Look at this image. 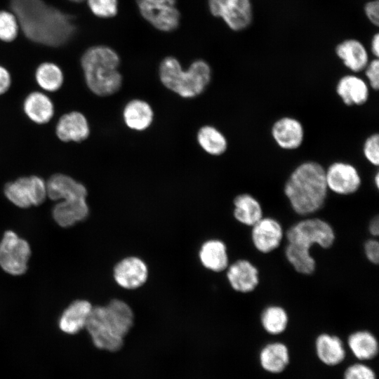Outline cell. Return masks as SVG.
I'll use <instances>...</instances> for the list:
<instances>
[{
	"instance_id": "d590c367",
	"label": "cell",
	"mask_w": 379,
	"mask_h": 379,
	"mask_svg": "<svg viewBox=\"0 0 379 379\" xmlns=\"http://www.w3.org/2000/svg\"><path fill=\"white\" fill-rule=\"evenodd\" d=\"M366 258L369 262L377 265L379 261V243L375 239H368L364 245Z\"/></svg>"
},
{
	"instance_id": "3957f363",
	"label": "cell",
	"mask_w": 379,
	"mask_h": 379,
	"mask_svg": "<svg viewBox=\"0 0 379 379\" xmlns=\"http://www.w3.org/2000/svg\"><path fill=\"white\" fill-rule=\"evenodd\" d=\"M133 322L131 306L123 300L114 298L106 305L93 306L85 328L97 348L117 352L122 347Z\"/></svg>"
},
{
	"instance_id": "ffe728a7",
	"label": "cell",
	"mask_w": 379,
	"mask_h": 379,
	"mask_svg": "<svg viewBox=\"0 0 379 379\" xmlns=\"http://www.w3.org/2000/svg\"><path fill=\"white\" fill-rule=\"evenodd\" d=\"M93 307L86 300H77L71 302L60 317V329L71 335L79 332L86 327Z\"/></svg>"
},
{
	"instance_id": "8fae6325",
	"label": "cell",
	"mask_w": 379,
	"mask_h": 379,
	"mask_svg": "<svg viewBox=\"0 0 379 379\" xmlns=\"http://www.w3.org/2000/svg\"><path fill=\"white\" fill-rule=\"evenodd\" d=\"M325 180L329 191L341 196L356 193L361 185V177L353 164L338 161L325 168Z\"/></svg>"
},
{
	"instance_id": "5b68a950",
	"label": "cell",
	"mask_w": 379,
	"mask_h": 379,
	"mask_svg": "<svg viewBox=\"0 0 379 379\" xmlns=\"http://www.w3.org/2000/svg\"><path fill=\"white\" fill-rule=\"evenodd\" d=\"M161 84L168 90L186 99L200 95L209 85L212 72L201 59L193 61L186 70L173 56L164 58L159 67Z\"/></svg>"
},
{
	"instance_id": "484cf974",
	"label": "cell",
	"mask_w": 379,
	"mask_h": 379,
	"mask_svg": "<svg viewBox=\"0 0 379 379\" xmlns=\"http://www.w3.org/2000/svg\"><path fill=\"white\" fill-rule=\"evenodd\" d=\"M233 215L239 223L252 227L263 217V210L260 201L252 194L242 193L233 201Z\"/></svg>"
},
{
	"instance_id": "6da1fadb",
	"label": "cell",
	"mask_w": 379,
	"mask_h": 379,
	"mask_svg": "<svg viewBox=\"0 0 379 379\" xmlns=\"http://www.w3.org/2000/svg\"><path fill=\"white\" fill-rule=\"evenodd\" d=\"M10 6L25 36L35 43L60 46L76 31L69 15L43 0H11Z\"/></svg>"
},
{
	"instance_id": "60d3db41",
	"label": "cell",
	"mask_w": 379,
	"mask_h": 379,
	"mask_svg": "<svg viewBox=\"0 0 379 379\" xmlns=\"http://www.w3.org/2000/svg\"><path fill=\"white\" fill-rule=\"evenodd\" d=\"M373 180H374V185L375 187L378 189L379 188V172L378 171L375 173Z\"/></svg>"
},
{
	"instance_id": "ac0fdd59",
	"label": "cell",
	"mask_w": 379,
	"mask_h": 379,
	"mask_svg": "<svg viewBox=\"0 0 379 379\" xmlns=\"http://www.w3.org/2000/svg\"><path fill=\"white\" fill-rule=\"evenodd\" d=\"M335 92L344 105L361 106L368 100L370 87L362 78L355 74H347L338 81Z\"/></svg>"
},
{
	"instance_id": "e575fe53",
	"label": "cell",
	"mask_w": 379,
	"mask_h": 379,
	"mask_svg": "<svg viewBox=\"0 0 379 379\" xmlns=\"http://www.w3.org/2000/svg\"><path fill=\"white\" fill-rule=\"evenodd\" d=\"M365 76L368 81L369 87L378 91L379 88V60L378 58L368 62L364 69Z\"/></svg>"
},
{
	"instance_id": "4fadbf2b",
	"label": "cell",
	"mask_w": 379,
	"mask_h": 379,
	"mask_svg": "<svg viewBox=\"0 0 379 379\" xmlns=\"http://www.w3.org/2000/svg\"><path fill=\"white\" fill-rule=\"evenodd\" d=\"M116 284L126 290H135L147 281L149 269L146 262L139 257L128 256L120 260L113 268Z\"/></svg>"
},
{
	"instance_id": "f35d334b",
	"label": "cell",
	"mask_w": 379,
	"mask_h": 379,
	"mask_svg": "<svg viewBox=\"0 0 379 379\" xmlns=\"http://www.w3.org/2000/svg\"><path fill=\"white\" fill-rule=\"evenodd\" d=\"M368 231L373 237H377L379 234V219L375 217L371 220L368 225Z\"/></svg>"
},
{
	"instance_id": "30bf717a",
	"label": "cell",
	"mask_w": 379,
	"mask_h": 379,
	"mask_svg": "<svg viewBox=\"0 0 379 379\" xmlns=\"http://www.w3.org/2000/svg\"><path fill=\"white\" fill-rule=\"evenodd\" d=\"M211 13L221 18L234 31L248 27L253 19L251 0H208Z\"/></svg>"
},
{
	"instance_id": "8d00e7d4",
	"label": "cell",
	"mask_w": 379,
	"mask_h": 379,
	"mask_svg": "<svg viewBox=\"0 0 379 379\" xmlns=\"http://www.w3.org/2000/svg\"><path fill=\"white\" fill-rule=\"evenodd\" d=\"M364 11L368 20L375 25H379V1H371L366 4Z\"/></svg>"
},
{
	"instance_id": "f546056e",
	"label": "cell",
	"mask_w": 379,
	"mask_h": 379,
	"mask_svg": "<svg viewBox=\"0 0 379 379\" xmlns=\"http://www.w3.org/2000/svg\"><path fill=\"white\" fill-rule=\"evenodd\" d=\"M288 312L280 305H269L260 314L261 326L265 331L270 335L283 333L288 327Z\"/></svg>"
},
{
	"instance_id": "836d02e7",
	"label": "cell",
	"mask_w": 379,
	"mask_h": 379,
	"mask_svg": "<svg viewBox=\"0 0 379 379\" xmlns=\"http://www.w3.org/2000/svg\"><path fill=\"white\" fill-rule=\"evenodd\" d=\"M343 379H377L375 371L362 363H354L346 368Z\"/></svg>"
},
{
	"instance_id": "9a60e30c",
	"label": "cell",
	"mask_w": 379,
	"mask_h": 379,
	"mask_svg": "<svg viewBox=\"0 0 379 379\" xmlns=\"http://www.w3.org/2000/svg\"><path fill=\"white\" fill-rule=\"evenodd\" d=\"M271 135L277 145L284 150H295L302 145L305 129L296 118L285 116L277 119L271 128Z\"/></svg>"
},
{
	"instance_id": "603a6c76",
	"label": "cell",
	"mask_w": 379,
	"mask_h": 379,
	"mask_svg": "<svg viewBox=\"0 0 379 379\" xmlns=\"http://www.w3.org/2000/svg\"><path fill=\"white\" fill-rule=\"evenodd\" d=\"M259 361L262 368L268 373H282L290 362L288 348L281 342L267 343L259 352Z\"/></svg>"
},
{
	"instance_id": "d6a6232c",
	"label": "cell",
	"mask_w": 379,
	"mask_h": 379,
	"mask_svg": "<svg viewBox=\"0 0 379 379\" xmlns=\"http://www.w3.org/2000/svg\"><path fill=\"white\" fill-rule=\"evenodd\" d=\"M363 154L371 165L378 166L379 164V135L373 133L365 140L363 145Z\"/></svg>"
},
{
	"instance_id": "52a82bcc",
	"label": "cell",
	"mask_w": 379,
	"mask_h": 379,
	"mask_svg": "<svg viewBox=\"0 0 379 379\" xmlns=\"http://www.w3.org/2000/svg\"><path fill=\"white\" fill-rule=\"evenodd\" d=\"M4 194L18 208L39 206L47 197L46 182L36 175L20 177L4 185Z\"/></svg>"
},
{
	"instance_id": "4316f807",
	"label": "cell",
	"mask_w": 379,
	"mask_h": 379,
	"mask_svg": "<svg viewBox=\"0 0 379 379\" xmlns=\"http://www.w3.org/2000/svg\"><path fill=\"white\" fill-rule=\"evenodd\" d=\"M347 343L353 355L360 361L373 359L378 354V341L368 331L359 330L352 333Z\"/></svg>"
},
{
	"instance_id": "1f68e13d",
	"label": "cell",
	"mask_w": 379,
	"mask_h": 379,
	"mask_svg": "<svg viewBox=\"0 0 379 379\" xmlns=\"http://www.w3.org/2000/svg\"><path fill=\"white\" fill-rule=\"evenodd\" d=\"M87 4L97 17L109 18L114 17L118 12V0H86Z\"/></svg>"
},
{
	"instance_id": "5bb4252c",
	"label": "cell",
	"mask_w": 379,
	"mask_h": 379,
	"mask_svg": "<svg viewBox=\"0 0 379 379\" xmlns=\"http://www.w3.org/2000/svg\"><path fill=\"white\" fill-rule=\"evenodd\" d=\"M284 237L281 224L272 217H262L251 227V238L254 248L262 253L278 248Z\"/></svg>"
},
{
	"instance_id": "7402d4cb",
	"label": "cell",
	"mask_w": 379,
	"mask_h": 379,
	"mask_svg": "<svg viewBox=\"0 0 379 379\" xmlns=\"http://www.w3.org/2000/svg\"><path fill=\"white\" fill-rule=\"evenodd\" d=\"M314 346L318 359L326 366H337L346 357L343 342L335 335L327 333L319 334L316 338Z\"/></svg>"
},
{
	"instance_id": "4dcf8cb0",
	"label": "cell",
	"mask_w": 379,
	"mask_h": 379,
	"mask_svg": "<svg viewBox=\"0 0 379 379\" xmlns=\"http://www.w3.org/2000/svg\"><path fill=\"white\" fill-rule=\"evenodd\" d=\"M19 24L15 14L8 11H0V40L4 42L14 41L19 32Z\"/></svg>"
},
{
	"instance_id": "7c38bea8",
	"label": "cell",
	"mask_w": 379,
	"mask_h": 379,
	"mask_svg": "<svg viewBox=\"0 0 379 379\" xmlns=\"http://www.w3.org/2000/svg\"><path fill=\"white\" fill-rule=\"evenodd\" d=\"M87 190L64 197L53 208L55 222L62 227H69L86 220L89 215Z\"/></svg>"
},
{
	"instance_id": "f1b7e54d",
	"label": "cell",
	"mask_w": 379,
	"mask_h": 379,
	"mask_svg": "<svg viewBox=\"0 0 379 379\" xmlns=\"http://www.w3.org/2000/svg\"><path fill=\"white\" fill-rule=\"evenodd\" d=\"M34 76L38 86L47 92L58 91L64 83L62 70L58 65L51 62L41 63L36 67Z\"/></svg>"
},
{
	"instance_id": "e0dca14e",
	"label": "cell",
	"mask_w": 379,
	"mask_h": 379,
	"mask_svg": "<svg viewBox=\"0 0 379 379\" xmlns=\"http://www.w3.org/2000/svg\"><path fill=\"white\" fill-rule=\"evenodd\" d=\"M90 131L87 118L78 111L64 114L55 126V135L64 142H81L88 138Z\"/></svg>"
},
{
	"instance_id": "2e32d148",
	"label": "cell",
	"mask_w": 379,
	"mask_h": 379,
	"mask_svg": "<svg viewBox=\"0 0 379 379\" xmlns=\"http://www.w3.org/2000/svg\"><path fill=\"white\" fill-rule=\"evenodd\" d=\"M226 271L229 284L237 292L251 293L259 284L258 269L248 260L239 259L229 265Z\"/></svg>"
},
{
	"instance_id": "277c9868",
	"label": "cell",
	"mask_w": 379,
	"mask_h": 379,
	"mask_svg": "<svg viewBox=\"0 0 379 379\" xmlns=\"http://www.w3.org/2000/svg\"><path fill=\"white\" fill-rule=\"evenodd\" d=\"M120 62L118 53L107 46H93L83 53L81 65L84 80L93 94L105 97L120 90L123 81Z\"/></svg>"
},
{
	"instance_id": "d6986e66",
	"label": "cell",
	"mask_w": 379,
	"mask_h": 379,
	"mask_svg": "<svg viewBox=\"0 0 379 379\" xmlns=\"http://www.w3.org/2000/svg\"><path fill=\"white\" fill-rule=\"evenodd\" d=\"M199 258L202 266L213 272H221L230 265L226 244L220 239L205 241L199 251Z\"/></svg>"
},
{
	"instance_id": "cb8c5ba5",
	"label": "cell",
	"mask_w": 379,
	"mask_h": 379,
	"mask_svg": "<svg viewBox=\"0 0 379 379\" xmlns=\"http://www.w3.org/2000/svg\"><path fill=\"white\" fill-rule=\"evenodd\" d=\"M335 53L344 65L354 73L364 70L369 62L366 48L354 39H346L338 44Z\"/></svg>"
},
{
	"instance_id": "74e56055",
	"label": "cell",
	"mask_w": 379,
	"mask_h": 379,
	"mask_svg": "<svg viewBox=\"0 0 379 379\" xmlns=\"http://www.w3.org/2000/svg\"><path fill=\"white\" fill-rule=\"evenodd\" d=\"M11 85V76L9 71L0 65V95L6 93Z\"/></svg>"
},
{
	"instance_id": "7a4b0ae2",
	"label": "cell",
	"mask_w": 379,
	"mask_h": 379,
	"mask_svg": "<svg viewBox=\"0 0 379 379\" xmlns=\"http://www.w3.org/2000/svg\"><path fill=\"white\" fill-rule=\"evenodd\" d=\"M328 192L325 168L314 161L298 164L290 173L284 187L291 208L302 216L321 210L326 203Z\"/></svg>"
},
{
	"instance_id": "8992f818",
	"label": "cell",
	"mask_w": 379,
	"mask_h": 379,
	"mask_svg": "<svg viewBox=\"0 0 379 379\" xmlns=\"http://www.w3.org/2000/svg\"><path fill=\"white\" fill-rule=\"evenodd\" d=\"M285 236L288 241L285 249L303 255H311V248L315 245L329 248L335 240L332 226L319 218L298 221L288 229Z\"/></svg>"
},
{
	"instance_id": "ab89813d",
	"label": "cell",
	"mask_w": 379,
	"mask_h": 379,
	"mask_svg": "<svg viewBox=\"0 0 379 379\" xmlns=\"http://www.w3.org/2000/svg\"><path fill=\"white\" fill-rule=\"evenodd\" d=\"M371 49L374 56L378 58L379 56V34L376 33L372 39Z\"/></svg>"
},
{
	"instance_id": "9c48e42d",
	"label": "cell",
	"mask_w": 379,
	"mask_h": 379,
	"mask_svg": "<svg viewBox=\"0 0 379 379\" xmlns=\"http://www.w3.org/2000/svg\"><path fill=\"white\" fill-rule=\"evenodd\" d=\"M142 17L161 32L175 30L180 22L176 0H135Z\"/></svg>"
},
{
	"instance_id": "44dd1931",
	"label": "cell",
	"mask_w": 379,
	"mask_h": 379,
	"mask_svg": "<svg viewBox=\"0 0 379 379\" xmlns=\"http://www.w3.org/2000/svg\"><path fill=\"white\" fill-rule=\"evenodd\" d=\"M22 108L28 119L37 124L48 123L55 113L52 100L41 91L29 93L23 101Z\"/></svg>"
},
{
	"instance_id": "d4e9b609",
	"label": "cell",
	"mask_w": 379,
	"mask_h": 379,
	"mask_svg": "<svg viewBox=\"0 0 379 379\" xmlns=\"http://www.w3.org/2000/svg\"><path fill=\"white\" fill-rule=\"evenodd\" d=\"M122 115L126 126L137 131L147 129L154 120V111L151 105L140 99L128 101L124 107Z\"/></svg>"
},
{
	"instance_id": "83f0119b",
	"label": "cell",
	"mask_w": 379,
	"mask_h": 379,
	"mask_svg": "<svg viewBox=\"0 0 379 379\" xmlns=\"http://www.w3.org/2000/svg\"><path fill=\"white\" fill-rule=\"evenodd\" d=\"M199 146L210 155L220 156L228 147L227 140L217 128L205 125L201 127L197 134Z\"/></svg>"
},
{
	"instance_id": "b9f144b4",
	"label": "cell",
	"mask_w": 379,
	"mask_h": 379,
	"mask_svg": "<svg viewBox=\"0 0 379 379\" xmlns=\"http://www.w3.org/2000/svg\"><path fill=\"white\" fill-rule=\"evenodd\" d=\"M69 1L74 2V3H81L84 1V0H69Z\"/></svg>"
},
{
	"instance_id": "ba28073f",
	"label": "cell",
	"mask_w": 379,
	"mask_h": 379,
	"mask_svg": "<svg viewBox=\"0 0 379 379\" xmlns=\"http://www.w3.org/2000/svg\"><path fill=\"white\" fill-rule=\"evenodd\" d=\"M31 255L29 243L15 232L8 230L0 241V267L6 273L19 276L27 270Z\"/></svg>"
}]
</instances>
